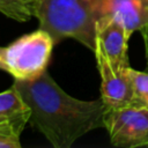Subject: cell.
Returning <instances> with one entry per match:
<instances>
[{
    "instance_id": "277c9868",
    "label": "cell",
    "mask_w": 148,
    "mask_h": 148,
    "mask_svg": "<svg viewBox=\"0 0 148 148\" xmlns=\"http://www.w3.org/2000/svg\"><path fill=\"white\" fill-rule=\"evenodd\" d=\"M104 123L116 147H148V105L141 102L106 109Z\"/></svg>"
},
{
    "instance_id": "5b68a950",
    "label": "cell",
    "mask_w": 148,
    "mask_h": 148,
    "mask_svg": "<svg viewBox=\"0 0 148 148\" xmlns=\"http://www.w3.org/2000/svg\"><path fill=\"white\" fill-rule=\"evenodd\" d=\"M94 52L101 74V98L105 108L117 109L140 102L131 75L132 67L113 65L98 44H96Z\"/></svg>"
},
{
    "instance_id": "8fae6325",
    "label": "cell",
    "mask_w": 148,
    "mask_h": 148,
    "mask_svg": "<svg viewBox=\"0 0 148 148\" xmlns=\"http://www.w3.org/2000/svg\"><path fill=\"white\" fill-rule=\"evenodd\" d=\"M0 148H21L20 138L0 135Z\"/></svg>"
},
{
    "instance_id": "52a82bcc",
    "label": "cell",
    "mask_w": 148,
    "mask_h": 148,
    "mask_svg": "<svg viewBox=\"0 0 148 148\" xmlns=\"http://www.w3.org/2000/svg\"><path fill=\"white\" fill-rule=\"evenodd\" d=\"M128 38L123 27L110 15L97 22L96 44L101 46L106 58L118 66H130L127 57Z\"/></svg>"
},
{
    "instance_id": "30bf717a",
    "label": "cell",
    "mask_w": 148,
    "mask_h": 148,
    "mask_svg": "<svg viewBox=\"0 0 148 148\" xmlns=\"http://www.w3.org/2000/svg\"><path fill=\"white\" fill-rule=\"evenodd\" d=\"M131 75L133 79L136 97L140 102L148 105V72H141L131 68Z\"/></svg>"
},
{
    "instance_id": "ba28073f",
    "label": "cell",
    "mask_w": 148,
    "mask_h": 148,
    "mask_svg": "<svg viewBox=\"0 0 148 148\" xmlns=\"http://www.w3.org/2000/svg\"><path fill=\"white\" fill-rule=\"evenodd\" d=\"M109 15L125 30L127 38L148 23V0H110Z\"/></svg>"
},
{
    "instance_id": "4fadbf2b",
    "label": "cell",
    "mask_w": 148,
    "mask_h": 148,
    "mask_svg": "<svg viewBox=\"0 0 148 148\" xmlns=\"http://www.w3.org/2000/svg\"><path fill=\"white\" fill-rule=\"evenodd\" d=\"M2 53H3V47L0 46V69L6 71V67H5V64H3V60H2Z\"/></svg>"
},
{
    "instance_id": "7c38bea8",
    "label": "cell",
    "mask_w": 148,
    "mask_h": 148,
    "mask_svg": "<svg viewBox=\"0 0 148 148\" xmlns=\"http://www.w3.org/2000/svg\"><path fill=\"white\" fill-rule=\"evenodd\" d=\"M141 35H142V39H143V45H145V54H146V59H147V68H148V23L145 24L141 30H140Z\"/></svg>"
},
{
    "instance_id": "9c48e42d",
    "label": "cell",
    "mask_w": 148,
    "mask_h": 148,
    "mask_svg": "<svg viewBox=\"0 0 148 148\" xmlns=\"http://www.w3.org/2000/svg\"><path fill=\"white\" fill-rule=\"evenodd\" d=\"M0 13L17 22H27L32 17L24 0H0Z\"/></svg>"
},
{
    "instance_id": "7a4b0ae2",
    "label": "cell",
    "mask_w": 148,
    "mask_h": 148,
    "mask_svg": "<svg viewBox=\"0 0 148 148\" xmlns=\"http://www.w3.org/2000/svg\"><path fill=\"white\" fill-rule=\"evenodd\" d=\"M28 7L54 44L72 38L94 52L97 22L109 15L110 0H36Z\"/></svg>"
},
{
    "instance_id": "8992f818",
    "label": "cell",
    "mask_w": 148,
    "mask_h": 148,
    "mask_svg": "<svg viewBox=\"0 0 148 148\" xmlns=\"http://www.w3.org/2000/svg\"><path fill=\"white\" fill-rule=\"evenodd\" d=\"M31 111L14 86L0 92V135L20 138Z\"/></svg>"
},
{
    "instance_id": "5bb4252c",
    "label": "cell",
    "mask_w": 148,
    "mask_h": 148,
    "mask_svg": "<svg viewBox=\"0 0 148 148\" xmlns=\"http://www.w3.org/2000/svg\"><path fill=\"white\" fill-rule=\"evenodd\" d=\"M34 1H36V0H24V2L28 5V3H30V2H34Z\"/></svg>"
},
{
    "instance_id": "6da1fadb",
    "label": "cell",
    "mask_w": 148,
    "mask_h": 148,
    "mask_svg": "<svg viewBox=\"0 0 148 148\" xmlns=\"http://www.w3.org/2000/svg\"><path fill=\"white\" fill-rule=\"evenodd\" d=\"M13 86L30 108L31 125L54 148H69L88 132L105 126L106 108L102 98H74L47 72L34 80H14Z\"/></svg>"
},
{
    "instance_id": "3957f363",
    "label": "cell",
    "mask_w": 148,
    "mask_h": 148,
    "mask_svg": "<svg viewBox=\"0 0 148 148\" xmlns=\"http://www.w3.org/2000/svg\"><path fill=\"white\" fill-rule=\"evenodd\" d=\"M54 40L51 35L38 29L23 35L3 47L2 60L14 80H34L46 72Z\"/></svg>"
}]
</instances>
